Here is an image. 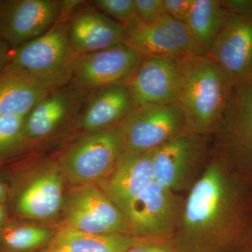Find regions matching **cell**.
I'll return each mask as SVG.
<instances>
[{
    "label": "cell",
    "instance_id": "7a4b0ae2",
    "mask_svg": "<svg viewBox=\"0 0 252 252\" xmlns=\"http://www.w3.org/2000/svg\"><path fill=\"white\" fill-rule=\"evenodd\" d=\"M182 87L179 104L187 130L212 135L229 103L235 85L228 74L209 56L180 59Z\"/></svg>",
    "mask_w": 252,
    "mask_h": 252
},
{
    "label": "cell",
    "instance_id": "44dd1931",
    "mask_svg": "<svg viewBox=\"0 0 252 252\" xmlns=\"http://www.w3.org/2000/svg\"><path fill=\"white\" fill-rule=\"evenodd\" d=\"M126 44L143 58L165 57L180 59L187 57L166 27L158 21L128 31Z\"/></svg>",
    "mask_w": 252,
    "mask_h": 252
},
{
    "label": "cell",
    "instance_id": "f1b7e54d",
    "mask_svg": "<svg viewBox=\"0 0 252 252\" xmlns=\"http://www.w3.org/2000/svg\"><path fill=\"white\" fill-rule=\"evenodd\" d=\"M221 2L230 13L252 15V0H224Z\"/></svg>",
    "mask_w": 252,
    "mask_h": 252
},
{
    "label": "cell",
    "instance_id": "d4e9b609",
    "mask_svg": "<svg viewBox=\"0 0 252 252\" xmlns=\"http://www.w3.org/2000/svg\"><path fill=\"white\" fill-rule=\"evenodd\" d=\"M26 117L0 116V158L24 148L23 130Z\"/></svg>",
    "mask_w": 252,
    "mask_h": 252
},
{
    "label": "cell",
    "instance_id": "1f68e13d",
    "mask_svg": "<svg viewBox=\"0 0 252 252\" xmlns=\"http://www.w3.org/2000/svg\"><path fill=\"white\" fill-rule=\"evenodd\" d=\"M6 219H7V214H6V207L4 203H0V230L6 223Z\"/></svg>",
    "mask_w": 252,
    "mask_h": 252
},
{
    "label": "cell",
    "instance_id": "3957f363",
    "mask_svg": "<svg viewBox=\"0 0 252 252\" xmlns=\"http://www.w3.org/2000/svg\"><path fill=\"white\" fill-rule=\"evenodd\" d=\"M69 18L61 16L42 35L13 49L6 68L27 73L57 86L69 84L78 56L69 42Z\"/></svg>",
    "mask_w": 252,
    "mask_h": 252
},
{
    "label": "cell",
    "instance_id": "83f0119b",
    "mask_svg": "<svg viewBox=\"0 0 252 252\" xmlns=\"http://www.w3.org/2000/svg\"><path fill=\"white\" fill-rule=\"evenodd\" d=\"M194 0H164L167 15L177 21L186 23Z\"/></svg>",
    "mask_w": 252,
    "mask_h": 252
},
{
    "label": "cell",
    "instance_id": "7402d4cb",
    "mask_svg": "<svg viewBox=\"0 0 252 252\" xmlns=\"http://www.w3.org/2000/svg\"><path fill=\"white\" fill-rule=\"evenodd\" d=\"M228 14L220 0H194L186 23L206 54Z\"/></svg>",
    "mask_w": 252,
    "mask_h": 252
},
{
    "label": "cell",
    "instance_id": "2e32d148",
    "mask_svg": "<svg viewBox=\"0 0 252 252\" xmlns=\"http://www.w3.org/2000/svg\"><path fill=\"white\" fill-rule=\"evenodd\" d=\"M153 151L122 154L107 176L103 191L123 212L154 181Z\"/></svg>",
    "mask_w": 252,
    "mask_h": 252
},
{
    "label": "cell",
    "instance_id": "7c38bea8",
    "mask_svg": "<svg viewBox=\"0 0 252 252\" xmlns=\"http://www.w3.org/2000/svg\"><path fill=\"white\" fill-rule=\"evenodd\" d=\"M207 56L215 61L235 86L252 83V15L228 11Z\"/></svg>",
    "mask_w": 252,
    "mask_h": 252
},
{
    "label": "cell",
    "instance_id": "d6a6232c",
    "mask_svg": "<svg viewBox=\"0 0 252 252\" xmlns=\"http://www.w3.org/2000/svg\"><path fill=\"white\" fill-rule=\"evenodd\" d=\"M8 195V189L6 186L0 181V203H4Z\"/></svg>",
    "mask_w": 252,
    "mask_h": 252
},
{
    "label": "cell",
    "instance_id": "5b68a950",
    "mask_svg": "<svg viewBox=\"0 0 252 252\" xmlns=\"http://www.w3.org/2000/svg\"><path fill=\"white\" fill-rule=\"evenodd\" d=\"M120 125L123 154L152 152L187 130L185 114L178 102L135 105Z\"/></svg>",
    "mask_w": 252,
    "mask_h": 252
},
{
    "label": "cell",
    "instance_id": "603a6c76",
    "mask_svg": "<svg viewBox=\"0 0 252 252\" xmlns=\"http://www.w3.org/2000/svg\"><path fill=\"white\" fill-rule=\"evenodd\" d=\"M54 235L46 227L6 222L0 230V252H31L49 244Z\"/></svg>",
    "mask_w": 252,
    "mask_h": 252
},
{
    "label": "cell",
    "instance_id": "484cf974",
    "mask_svg": "<svg viewBox=\"0 0 252 252\" xmlns=\"http://www.w3.org/2000/svg\"><path fill=\"white\" fill-rule=\"evenodd\" d=\"M160 21L170 32L186 56H206L205 50L199 44L187 23L173 19L167 14Z\"/></svg>",
    "mask_w": 252,
    "mask_h": 252
},
{
    "label": "cell",
    "instance_id": "ba28073f",
    "mask_svg": "<svg viewBox=\"0 0 252 252\" xmlns=\"http://www.w3.org/2000/svg\"><path fill=\"white\" fill-rule=\"evenodd\" d=\"M143 59L124 43L92 54L78 56L69 84L87 91L116 85H127Z\"/></svg>",
    "mask_w": 252,
    "mask_h": 252
},
{
    "label": "cell",
    "instance_id": "277c9868",
    "mask_svg": "<svg viewBox=\"0 0 252 252\" xmlns=\"http://www.w3.org/2000/svg\"><path fill=\"white\" fill-rule=\"evenodd\" d=\"M123 150L121 125L89 132L63 152L60 158L61 170L73 184H94L110 174Z\"/></svg>",
    "mask_w": 252,
    "mask_h": 252
},
{
    "label": "cell",
    "instance_id": "5bb4252c",
    "mask_svg": "<svg viewBox=\"0 0 252 252\" xmlns=\"http://www.w3.org/2000/svg\"><path fill=\"white\" fill-rule=\"evenodd\" d=\"M182 87L180 59L143 58L128 84L135 105L177 102Z\"/></svg>",
    "mask_w": 252,
    "mask_h": 252
},
{
    "label": "cell",
    "instance_id": "f546056e",
    "mask_svg": "<svg viewBox=\"0 0 252 252\" xmlns=\"http://www.w3.org/2000/svg\"><path fill=\"white\" fill-rule=\"evenodd\" d=\"M126 252H176L173 249L165 246V245H158V244L147 243L140 244L137 246L133 247Z\"/></svg>",
    "mask_w": 252,
    "mask_h": 252
},
{
    "label": "cell",
    "instance_id": "4fadbf2b",
    "mask_svg": "<svg viewBox=\"0 0 252 252\" xmlns=\"http://www.w3.org/2000/svg\"><path fill=\"white\" fill-rule=\"evenodd\" d=\"M89 93L69 83L51 91L26 116L24 147L54 135L69 119L77 117Z\"/></svg>",
    "mask_w": 252,
    "mask_h": 252
},
{
    "label": "cell",
    "instance_id": "30bf717a",
    "mask_svg": "<svg viewBox=\"0 0 252 252\" xmlns=\"http://www.w3.org/2000/svg\"><path fill=\"white\" fill-rule=\"evenodd\" d=\"M213 135L227 161L252 168V83L235 86Z\"/></svg>",
    "mask_w": 252,
    "mask_h": 252
},
{
    "label": "cell",
    "instance_id": "d6986e66",
    "mask_svg": "<svg viewBox=\"0 0 252 252\" xmlns=\"http://www.w3.org/2000/svg\"><path fill=\"white\" fill-rule=\"evenodd\" d=\"M61 168L53 166L30 182L17 199L16 211L28 218L46 220L59 214L64 205Z\"/></svg>",
    "mask_w": 252,
    "mask_h": 252
},
{
    "label": "cell",
    "instance_id": "9a60e30c",
    "mask_svg": "<svg viewBox=\"0 0 252 252\" xmlns=\"http://www.w3.org/2000/svg\"><path fill=\"white\" fill-rule=\"evenodd\" d=\"M81 3L67 21L68 35L77 56L92 54L124 44L128 31L94 8Z\"/></svg>",
    "mask_w": 252,
    "mask_h": 252
},
{
    "label": "cell",
    "instance_id": "8fae6325",
    "mask_svg": "<svg viewBox=\"0 0 252 252\" xmlns=\"http://www.w3.org/2000/svg\"><path fill=\"white\" fill-rule=\"evenodd\" d=\"M61 0L0 1V38L12 49L46 32L62 15Z\"/></svg>",
    "mask_w": 252,
    "mask_h": 252
},
{
    "label": "cell",
    "instance_id": "ffe728a7",
    "mask_svg": "<svg viewBox=\"0 0 252 252\" xmlns=\"http://www.w3.org/2000/svg\"><path fill=\"white\" fill-rule=\"evenodd\" d=\"M149 240L135 235H99L61 227L54 233L44 252H126Z\"/></svg>",
    "mask_w": 252,
    "mask_h": 252
},
{
    "label": "cell",
    "instance_id": "4316f807",
    "mask_svg": "<svg viewBox=\"0 0 252 252\" xmlns=\"http://www.w3.org/2000/svg\"><path fill=\"white\" fill-rule=\"evenodd\" d=\"M140 26L154 24L166 15L164 0H135Z\"/></svg>",
    "mask_w": 252,
    "mask_h": 252
},
{
    "label": "cell",
    "instance_id": "9c48e42d",
    "mask_svg": "<svg viewBox=\"0 0 252 252\" xmlns=\"http://www.w3.org/2000/svg\"><path fill=\"white\" fill-rule=\"evenodd\" d=\"M183 204L173 191L154 181L130 204L124 215L135 236L147 240L168 238L177 230Z\"/></svg>",
    "mask_w": 252,
    "mask_h": 252
},
{
    "label": "cell",
    "instance_id": "ac0fdd59",
    "mask_svg": "<svg viewBox=\"0 0 252 252\" xmlns=\"http://www.w3.org/2000/svg\"><path fill=\"white\" fill-rule=\"evenodd\" d=\"M59 87L27 73L5 68L0 72V116L26 117Z\"/></svg>",
    "mask_w": 252,
    "mask_h": 252
},
{
    "label": "cell",
    "instance_id": "e0dca14e",
    "mask_svg": "<svg viewBox=\"0 0 252 252\" xmlns=\"http://www.w3.org/2000/svg\"><path fill=\"white\" fill-rule=\"evenodd\" d=\"M134 107L127 85L90 91L79 111L78 127L89 133L115 127L122 124Z\"/></svg>",
    "mask_w": 252,
    "mask_h": 252
},
{
    "label": "cell",
    "instance_id": "4dcf8cb0",
    "mask_svg": "<svg viewBox=\"0 0 252 252\" xmlns=\"http://www.w3.org/2000/svg\"><path fill=\"white\" fill-rule=\"evenodd\" d=\"M13 49L0 38V72L7 66Z\"/></svg>",
    "mask_w": 252,
    "mask_h": 252
},
{
    "label": "cell",
    "instance_id": "cb8c5ba5",
    "mask_svg": "<svg viewBox=\"0 0 252 252\" xmlns=\"http://www.w3.org/2000/svg\"><path fill=\"white\" fill-rule=\"evenodd\" d=\"M90 3L128 31L140 26L136 15L135 0H94Z\"/></svg>",
    "mask_w": 252,
    "mask_h": 252
},
{
    "label": "cell",
    "instance_id": "8992f818",
    "mask_svg": "<svg viewBox=\"0 0 252 252\" xmlns=\"http://www.w3.org/2000/svg\"><path fill=\"white\" fill-rule=\"evenodd\" d=\"M209 154L207 137L186 130L154 149V180L172 191L184 190L193 183Z\"/></svg>",
    "mask_w": 252,
    "mask_h": 252
},
{
    "label": "cell",
    "instance_id": "836d02e7",
    "mask_svg": "<svg viewBox=\"0 0 252 252\" xmlns=\"http://www.w3.org/2000/svg\"><path fill=\"white\" fill-rule=\"evenodd\" d=\"M44 252V251H43V252Z\"/></svg>",
    "mask_w": 252,
    "mask_h": 252
},
{
    "label": "cell",
    "instance_id": "52a82bcc",
    "mask_svg": "<svg viewBox=\"0 0 252 252\" xmlns=\"http://www.w3.org/2000/svg\"><path fill=\"white\" fill-rule=\"evenodd\" d=\"M64 217L65 226L84 233L135 235L124 212L94 184L78 186L71 192Z\"/></svg>",
    "mask_w": 252,
    "mask_h": 252
},
{
    "label": "cell",
    "instance_id": "6da1fadb",
    "mask_svg": "<svg viewBox=\"0 0 252 252\" xmlns=\"http://www.w3.org/2000/svg\"><path fill=\"white\" fill-rule=\"evenodd\" d=\"M228 165L216 152L194 182L172 236L176 252H223L234 240L241 218Z\"/></svg>",
    "mask_w": 252,
    "mask_h": 252
}]
</instances>
